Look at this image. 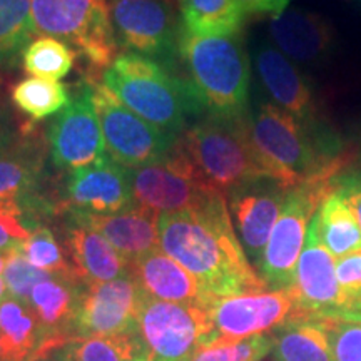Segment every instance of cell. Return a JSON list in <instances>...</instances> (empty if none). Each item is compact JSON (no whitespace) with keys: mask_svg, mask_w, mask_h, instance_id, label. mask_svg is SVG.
I'll return each instance as SVG.
<instances>
[{"mask_svg":"<svg viewBox=\"0 0 361 361\" xmlns=\"http://www.w3.org/2000/svg\"><path fill=\"white\" fill-rule=\"evenodd\" d=\"M269 351H273V335H259L236 343L207 345L194 361H261Z\"/></svg>","mask_w":361,"mask_h":361,"instance_id":"35","label":"cell"},{"mask_svg":"<svg viewBox=\"0 0 361 361\" xmlns=\"http://www.w3.org/2000/svg\"><path fill=\"white\" fill-rule=\"evenodd\" d=\"M11 99L30 123H39L64 109L71 101V89L52 79L27 78L13 85Z\"/></svg>","mask_w":361,"mask_h":361,"instance_id":"30","label":"cell"},{"mask_svg":"<svg viewBox=\"0 0 361 361\" xmlns=\"http://www.w3.org/2000/svg\"><path fill=\"white\" fill-rule=\"evenodd\" d=\"M78 214L90 228L102 234L129 264L161 247V214L147 207L133 206L109 216Z\"/></svg>","mask_w":361,"mask_h":361,"instance_id":"24","label":"cell"},{"mask_svg":"<svg viewBox=\"0 0 361 361\" xmlns=\"http://www.w3.org/2000/svg\"><path fill=\"white\" fill-rule=\"evenodd\" d=\"M356 149H358V156H360V159H361V137H360V142H358V146H356Z\"/></svg>","mask_w":361,"mask_h":361,"instance_id":"46","label":"cell"},{"mask_svg":"<svg viewBox=\"0 0 361 361\" xmlns=\"http://www.w3.org/2000/svg\"><path fill=\"white\" fill-rule=\"evenodd\" d=\"M92 89L106 154L124 168H141L159 161L178 141V135L130 111L104 84L92 82Z\"/></svg>","mask_w":361,"mask_h":361,"instance_id":"10","label":"cell"},{"mask_svg":"<svg viewBox=\"0 0 361 361\" xmlns=\"http://www.w3.org/2000/svg\"><path fill=\"white\" fill-rule=\"evenodd\" d=\"M49 142L47 130L24 123L20 134L0 151V200H27L47 194Z\"/></svg>","mask_w":361,"mask_h":361,"instance_id":"18","label":"cell"},{"mask_svg":"<svg viewBox=\"0 0 361 361\" xmlns=\"http://www.w3.org/2000/svg\"><path fill=\"white\" fill-rule=\"evenodd\" d=\"M139 295L141 290L130 273L112 281L85 284L72 322V340L137 333Z\"/></svg>","mask_w":361,"mask_h":361,"instance_id":"15","label":"cell"},{"mask_svg":"<svg viewBox=\"0 0 361 361\" xmlns=\"http://www.w3.org/2000/svg\"><path fill=\"white\" fill-rule=\"evenodd\" d=\"M102 84L135 114L178 137L191 126V117L206 114L188 79L139 54L117 57L104 72Z\"/></svg>","mask_w":361,"mask_h":361,"instance_id":"3","label":"cell"},{"mask_svg":"<svg viewBox=\"0 0 361 361\" xmlns=\"http://www.w3.org/2000/svg\"><path fill=\"white\" fill-rule=\"evenodd\" d=\"M159 239L161 250L197 279L211 301L268 290L239 243L224 194L161 214Z\"/></svg>","mask_w":361,"mask_h":361,"instance_id":"1","label":"cell"},{"mask_svg":"<svg viewBox=\"0 0 361 361\" xmlns=\"http://www.w3.org/2000/svg\"><path fill=\"white\" fill-rule=\"evenodd\" d=\"M144 348L146 346L137 331L116 336L75 338L54 355L59 361H134Z\"/></svg>","mask_w":361,"mask_h":361,"instance_id":"29","label":"cell"},{"mask_svg":"<svg viewBox=\"0 0 361 361\" xmlns=\"http://www.w3.org/2000/svg\"><path fill=\"white\" fill-rule=\"evenodd\" d=\"M129 180L134 204L156 211L157 214L200 206L207 197L219 192L202 179L179 139L159 161L130 168Z\"/></svg>","mask_w":361,"mask_h":361,"instance_id":"9","label":"cell"},{"mask_svg":"<svg viewBox=\"0 0 361 361\" xmlns=\"http://www.w3.org/2000/svg\"><path fill=\"white\" fill-rule=\"evenodd\" d=\"M20 252L39 269L47 271L56 276L74 278L64 246L59 243L52 229L45 224L39 226L30 233V236L20 246Z\"/></svg>","mask_w":361,"mask_h":361,"instance_id":"33","label":"cell"},{"mask_svg":"<svg viewBox=\"0 0 361 361\" xmlns=\"http://www.w3.org/2000/svg\"><path fill=\"white\" fill-rule=\"evenodd\" d=\"M256 69L273 101L308 128H322L313 90L281 51L264 45L256 54Z\"/></svg>","mask_w":361,"mask_h":361,"instance_id":"20","label":"cell"},{"mask_svg":"<svg viewBox=\"0 0 361 361\" xmlns=\"http://www.w3.org/2000/svg\"><path fill=\"white\" fill-rule=\"evenodd\" d=\"M0 340L6 361L45 358V336L37 318L29 305L12 296L0 301Z\"/></svg>","mask_w":361,"mask_h":361,"instance_id":"25","label":"cell"},{"mask_svg":"<svg viewBox=\"0 0 361 361\" xmlns=\"http://www.w3.org/2000/svg\"><path fill=\"white\" fill-rule=\"evenodd\" d=\"M56 274L39 269L22 255L20 250H12L7 252L6 264L2 269V279L6 284L8 296L29 303L30 293L39 283L47 281Z\"/></svg>","mask_w":361,"mask_h":361,"instance_id":"34","label":"cell"},{"mask_svg":"<svg viewBox=\"0 0 361 361\" xmlns=\"http://www.w3.org/2000/svg\"><path fill=\"white\" fill-rule=\"evenodd\" d=\"M316 221L319 238L335 259L361 250V228L336 186L316 211Z\"/></svg>","mask_w":361,"mask_h":361,"instance_id":"28","label":"cell"},{"mask_svg":"<svg viewBox=\"0 0 361 361\" xmlns=\"http://www.w3.org/2000/svg\"><path fill=\"white\" fill-rule=\"evenodd\" d=\"M130 274L139 290L154 300L202 308L213 303L202 291L197 279L161 247L134 261L130 264Z\"/></svg>","mask_w":361,"mask_h":361,"instance_id":"22","label":"cell"},{"mask_svg":"<svg viewBox=\"0 0 361 361\" xmlns=\"http://www.w3.org/2000/svg\"><path fill=\"white\" fill-rule=\"evenodd\" d=\"M295 301L290 290H266L214 300L207 306L209 343H236L273 333L291 318Z\"/></svg>","mask_w":361,"mask_h":361,"instance_id":"14","label":"cell"},{"mask_svg":"<svg viewBox=\"0 0 361 361\" xmlns=\"http://www.w3.org/2000/svg\"><path fill=\"white\" fill-rule=\"evenodd\" d=\"M335 186L348 202L361 228V168L353 166L346 173L338 176L335 178Z\"/></svg>","mask_w":361,"mask_h":361,"instance_id":"38","label":"cell"},{"mask_svg":"<svg viewBox=\"0 0 361 361\" xmlns=\"http://www.w3.org/2000/svg\"><path fill=\"white\" fill-rule=\"evenodd\" d=\"M247 123L266 173L288 189L328 183L360 159L356 146H343L331 129L308 128L274 104H259Z\"/></svg>","mask_w":361,"mask_h":361,"instance_id":"2","label":"cell"},{"mask_svg":"<svg viewBox=\"0 0 361 361\" xmlns=\"http://www.w3.org/2000/svg\"><path fill=\"white\" fill-rule=\"evenodd\" d=\"M180 29L191 35H236L246 20L239 0H176Z\"/></svg>","mask_w":361,"mask_h":361,"instance_id":"26","label":"cell"},{"mask_svg":"<svg viewBox=\"0 0 361 361\" xmlns=\"http://www.w3.org/2000/svg\"><path fill=\"white\" fill-rule=\"evenodd\" d=\"M288 191L269 176L251 179L226 196L234 218L238 238L250 263L259 271L271 231L281 214Z\"/></svg>","mask_w":361,"mask_h":361,"instance_id":"17","label":"cell"},{"mask_svg":"<svg viewBox=\"0 0 361 361\" xmlns=\"http://www.w3.org/2000/svg\"><path fill=\"white\" fill-rule=\"evenodd\" d=\"M335 361H361V322L323 319Z\"/></svg>","mask_w":361,"mask_h":361,"instance_id":"36","label":"cell"},{"mask_svg":"<svg viewBox=\"0 0 361 361\" xmlns=\"http://www.w3.org/2000/svg\"><path fill=\"white\" fill-rule=\"evenodd\" d=\"M274 361H335L323 319H290L273 331Z\"/></svg>","mask_w":361,"mask_h":361,"instance_id":"27","label":"cell"},{"mask_svg":"<svg viewBox=\"0 0 361 361\" xmlns=\"http://www.w3.org/2000/svg\"><path fill=\"white\" fill-rule=\"evenodd\" d=\"M119 47L169 66L178 57L180 20L171 0H109Z\"/></svg>","mask_w":361,"mask_h":361,"instance_id":"12","label":"cell"},{"mask_svg":"<svg viewBox=\"0 0 361 361\" xmlns=\"http://www.w3.org/2000/svg\"><path fill=\"white\" fill-rule=\"evenodd\" d=\"M0 361H6V360H4V348H2V340H0Z\"/></svg>","mask_w":361,"mask_h":361,"instance_id":"45","label":"cell"},{"mask_svg":"<svg viewBox=\"0 0 361 361\" xmlns=\"http://www.w3.org/2000/svg\"><path fill=\"white\" fill-rule=\"evenodd\" d=\"M45 130L51 162L61 173H74L106 154L90 80L82 78L71 89L69 104Z\"/></svg>","mask_w":361,"mask_h":361,"instance_id":"11","label":"cell"},{"mask_svg":"<svg viewBox=\"0 0 361 361\" xmlns=\"http://www.w3.org/2000/svg\"><path fill=\"white\" fill-rule=\"evenodd\" d=\"M30 236L25 211L17 200H0V251L20 250Z\"/></svg>","mask_w":361,"mask_h":361,"instance_id":"37","label":"cell"},{"mask_svg":"<svg viewBox=\"0 0 361 361\" xmlns=\"http://www.w3.org/2000/svg\"><path fill=\"white\" fill-rule=\"evenodd\" d=\"M34 35L69 45L82 61L84 79L102 84L116 61L117 45L107 0H30Z\"/></svg>","mask_w":361,"mask_h":361,"instance_id":"6","label":"cell"},{"mask_svg":"<svg viewBox=\"0 0 361 361\" xmlns=\"http://www.w3.org/2000/svg\"><path fill=\"white\" fill-rule=\"evenodd\" d=\"M333 189L335 179L328 183L303 184L288 191L283 211L271 231L258 271L268 290L291 288L311 219Z\"/></svg>","mask_w":361,"mask_h":361,"instance_id":"8","label":"cell"},{"mask_svg":"<svg viewBox=\"0 0 361 361\" xmlns=\"http://www.w3.org/2000/svg\"><path fill=\"white\" fill-rule=\"evenodd\" d=\"M134 361H152V360H151V355H149V351H147L146 348H144V351H142V353H141V355H139V356H137V358H135Z\"/></svg>","mask_w":361,"mask_h":361,"instance_id":"42","label":"cell"},{"mask_svg":"<svg viewBox=\"0 0 361 361\" xmlns=\"http://www.w3.org/2000/svg\"><path fill=\"white\" fill-rule=\"evenodd\" d=\"M247 114H204L178 137L202 179L224 196L247 180L268 176L252 144Z\"/></svg>","mask_w":361,"mask_h":361,"instance_id":"5","label":"cell"},{"mask_svg":"<svg viewBox=\"0 0 361 361\" xmlns=\"http://www.w3.org/2000/svg\"><path fill=\"white\" fill-rule=\"evenodd\" d=\"M269 34L284 56L303 64L323 61L335 47V29L324 17L301 8H288L271 19Z\"/></svg>","mask_w":361,"mask_h":361,"instance_id":"23","label":"cell"},{"mask_svg":"<svg viewBox=\"0 0 361 361\" xmlns=\"http://www.w3.org/2000/svg\"><path fill=\"white\" fill-rule=\"evenodd\" d=\"M6 295H7V288H6V284H4L2 276H0V301L6 300V298H7Z\"/></svg>","mask_w":361,"mask_h":361,"instance_id":"41","label":"cell"},{"mask_svg":"<svg viewBox=\"0 0 361 361\" xmlns=\"http://www.w3.org/2000/svg\"><path fill=\"white\" fill-rule=\"evenodd\" d=\"M290 293L295 301L290 319L348 318L346 298L336 278V261L319 238L316 214L310 223Z\"/></svg>","mask_w":361,"mask_h":361,"instance_id":"13","label":"cell"},{"mask_svg":"<svg viewBox=\"0 0 361 361\" xmlns=\"http://www.w3.org/2000/svg\"><path fill=\"white\" fill-rule=\"evenodd\" d=\"M32 37L30 0H0V67L22 59Z\"/></svg>","mask_w":361,"mask_h":361,"instance_id":"31","label":"cell"},{"mask_svg":"<svg viewBox=\"0 0 361 361\" xmlns=\"http://www.w3.org/2000/svg\"><path fill=\"white\" fill-rule=\"evenodd\" d=\"M178 57L206 114H247L251 67L241 35L200 37L180 29Z\"/></svg>","mask_w":361,"mask_h":361,"instance_id":"4","label":"cell"},{"mask_svg":"<svg viewBox=\"0 0 361 361\" xmlns=\"http://www.w3.org/2000/svg\"><path fill=\"white\" fill-rule=\"evenodd\" d=\"M129 168L104 154L94 164L67 174L59 192V213L109 216L133 207Z\"/></svg>","mask_w":361,"mask_h":361,"instance_id":"16","label":"cell"},{"mask_svg":"<svg viewBox=\"0 0 361 361\" xmlns=\"http://www.w3.org/2000/svg\"><path fill=\"white\" fill-rule=\"evenodd\" d=\"M75 54L69 45L54 37H37L22 54L24 71L32 78L62 79L72 71Z\"/></svg>","mask_w":361,"mask_h":361,"instance_id":"32","label":"cell"},{"mask_svg":"<svg viewBox=\"0 0 361 361\" xmlns=\"http://www.w3.org/2000/svg\"><path fill=\"white\" fill-rule=\"evenodd\" d=\"M139 336L152 361H194L209 343L207 308L154 300L141 291Z\"/></svg>","mask_w":361,"mask_h":361,"instance_id":"7","label":"cell"},{"mask_svg":"<svg viewBox=\"0 0 361 361\" xmlns=\"http://www.w3.org/2000/svg\"><path fill=\"white\" fill-rule=\"evenodd\" d=\"M64 250L72 274L82 284L112 281L130 273V264L78 213H64Z\"/></svg>","mask_w":361,"mask_h":361,"instance_id":"19","label":"cell"},{"mask_svg":"<svg viewBox=\"0 0 361 361\" xmlns=\"http://www.w3.org/2000/svg\"><path fill=\"white\" fill-rule=\"evenodd\" d=\"M37 361H59V358L56 355H49V356H45V358H40V360H37Z\"/></svg>","mask_w":361,"mask_h":361,"instance_id":"44","label":"cell"},{"mask_svg":"<svg viewBox=\"0 0 361 361\" xmlns=\"http://www.w3.org/2000/svg\"><path fill=\"white\" fill-rule=\"evenodd\" d=\"M291 0H239L246 16H269L271 19L288 11Z\"/></svg>","mask_w":361,"mask_h":361,"instance_id":"40","label":"cell"},{"mask_svg":"<svg viewBox=\"0 0 361 361\" xmlns=\"http://www.w3.org/2000/svg\"><path fill=\"white\" fill-rule=\"evenodd\" d=\"M85 284L71 276H52L30 293L29 305L45 336L44 355L49 356L72 340L71 328Z\"/></svg>","mask_w":361,"mask_h":361,"instance_id":"21","label":"cell"},{"mask_svg":"<svg viewBox=\"0 0 361 361\" xmlns=\"http://www.w3.org/2000/svg\"><path fill=\"white\" fill-rule=\"evenodd\" d=\"M22 123H17V117L11 106L0 97V151H4L22 130Z\"/></svg>","mask_w":361,"mask_h":361,"instance_id":"39","label":"cell"},{"mask_svg":"<svg viewBox=\"0 0 361 361\" xmlns=\"http://www.w3.org/2000/svg\"><path fill=\"white\" fill-rule=\"evenodd\" d=\"M6 256H7V252H2V251H0V274H2L4 264H6Z\"/></svg>","mask_w":361,"mask_h":361,"instance_id":"43","label":"cell"}]
</instances>
